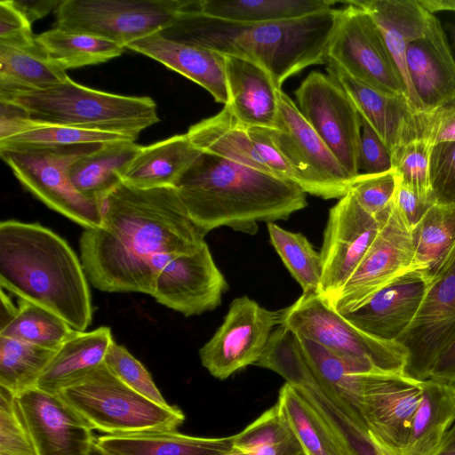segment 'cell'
Wrapping results in <instances>:
<instances>
[{"label": "cell", "mask_w": 455, "mask_h": 455, "mask_svg": "<svg viewBox=\"0 0 455 455\" xmlns=\"http://www.w3.org/2000/svg\"><path fill=\"white\" fill-rule=\"evenodd\" d=\"M202 153L187 133L142 146L125 170L123 183L145 189L174 187Z\"/></svg>", "instance_id": "obj_28"}, {"label": "cell", "mask_w": 455, "mask_h": 455, "mask_svg": "<svg viewBox=\"0 0 455 455\" xmlns=\"http://www.w3.org/2000/svg\"><path fill=\"white\" fill-rule=\"evenodd\" d=\"M393 170L391 156L371 125L361 117L358 172L371 175Z\"/></svg>", "instance_id": "obj_48"}, {"label": "cell", "mask_w": 455, "mask_h": 455, "mask_svg": "<svg viewBox=\"0 0 455 455\" xmlns=\"http://www.w3.org/2000/svg\"><path fill=\"white\" fill-rule=\"evenodd\" d=\"M36 41L48 58L65 71L108 61L125 49L105 38L58 28L41 33Z\"/></svg>", "instance_id": "obj_35"}, {"label": "cell", "mask_w": 455, "mask_h": 455, "mask_svg": "<svg viewBox=\"0 0 455 455\" xmlns=\"http://www.w3.org/2000/svg\"><path fill=\"white\" fill-rule=\"evenodd\" d=\"M228 289L204 242L195 251L173 258L162 269L152 297L168 308L192 316L219 307Z\"/></svg>", "instance_id": "obj_19"}, {"label": "cell", "mask_w": 455, "mask_h": 455, "mask_svg": "<svg viewBox=\"0 0 455 455\" xmlns=\"http://www.w3.org/2000/svg\"><path fill=\"white\" fill-rule=\"evenodd\" d=\"M432 146L423 140L411 141L391 154L393 169L399 180L411 187L420 198L435 203L430 180Z\"/></svg>", "instance_id": "obj_43"}, {"label": "cell", "mask_w": 455, "mask_h": 455, "mask_svg": "<svg viewBox=\"0 0 455 455\" xmlns=\"http://www.w3.org/2000/svg\"><path fill=\"white\" fill-rule=\"evenodd\" d=\"M62 0L13 1L16 8L30 24L55 11Z\"/></svg>", "instance_id": "obj_55"}, {"label": "cell", "mask_w": 455, "mask_h": 455, "mask_svg": "<svg viewBox=\"0 0 455 455\" xmlns=\"http://www.w3.org/2000/svg\"><path fill=\"white\" fill-rule=\"evenodd\" d=\"M104 363L115 376L134 391L159 405L171 406L148 370L124 346L114 340L107 352Z\"/></svg>", "instance_id": "obj_44"}, {"label": "cell", "mask_w": 455, "mask_h": 455, "mask_svg": "<svg viewBox=\"0 0 455 455\" xmlns=\"http://www.w3.org/2000/svg\"><path fill=\"white\" fill-rule=\"evenodd\" d=\"M427 275L419 311L397 339L409 354L404 374L419 382L429 379L440 356L455 342V242Z\"/></svg>", "instance_id": "obj_12"}, {"label": "cell", "mask_w": 455, "mask_h": 455, "mask_svg": "<svg viewBox=\"0 0 455 455\" xmlns=\"http://www.w3.org/2000/svg\"><path fill=\"white\" fill-rule=\"evenodd\" d=\"M365 10L379 28L387 47L403 79L407 96L413 108L422 112L411 87L405 61L407 46L427 36L440 21L427 12L419 0H354Z\"/></svg>", "instance_id": "obj_23"}, {"label": "cell", "mask_w": 455, "mask_h": 455, "mask_svg": "<svg viewBox=\"0 0 455 455\" xmlns=\"http://www.w3.org/2000/svg\"><path fill=\"white\" fill-rule=\"evenodd\" d=\"M267 231L271 244L292 277L301 286L303 293H320V252H316L301 233L288 231L274 222L267 223Z\"/></svg>", "instance_id": "obj_41"}, {"label": "cell", "mask_w": 455, "mask_h": 455, "mask_svg": "<svg viewBox=\"0 0 455 455\" xmlns=\"http://www.w3.org/2000/svg\"><path fill=\"white\" fill-rule=\"evenodd\" d=\"M430 180L435 203L455 205V142L432 146Z\"/></svg>", "instance_id": "obj_47"}, {"label": "cell", "mask_w": 455, "mask_h": 455, "mask_svg": "<svg viewBox=\"0 0 455 455\" xmlns=\"http://www.w3.org/2000/svg\"><path fill=\"white\" fill-rule=\"evenodd\" d=\"M339 9L272 23H236L208 17L188 1L174 21L159 32L164 37L253 61L278 88L304 68L326 64L327 49Z\"/></svg>", "instance_id": "obj_2"}, {"label": "cell", "mask_w": 455, "mask_h": 455, "mask_svg": "<svg viewBox=\"0 0 455 455\" xmlns=\"http://www.w3.org/2000/svg\"><path fill=\"white\" fill-rule=\"evenodd\" d=\"M189 140L200 151L269 172L248 132L224 106L218 114L189 127Z\"/></svg>", "instance_id": "obj_32"}, {"label": "cell", "mask_w": 455, "mask_h": 455, "mask_svg": "<svg viewBox=\"0 0 455 455\" xmlns=\"http://www.w3.org/2000/svg\"><path fill=\"white\" fill-rule=\"evenodd\" d=\"M0 140L23 132L35 124V120L21 108L0 101Z\"/></svg>", "instance_id": "obj_53"}, {"label": "cell", "mask_w": 455, "mask_h": 455, "mask_svg": "<svg viewBox=\"0 0 455 455\" xmlns=\"http://www.w3.org/2000/svg\"><path fill=\"white\" fill-rule=\"evenodd\" d=\"M388 210V209H387ZM366 212L348 192L330 209L320 251V294L331 301L354 273L383 224Z\"/></svg>", "instance_id": "obj_18"}, {"label": "cell", "mask_w": 455, "mask_h": 455, "mask_svg": "<svg viewBox=\"0 0 455 455\" xmlns=\"http://www.w3.org/2000/svg\"><path fill=\"white\" fill-rule=\"evenodd\" d=\"M429 379L455 385V342L440 356Z\"/></svg>", "instance_id": "obj_54"}, {"label": "cell", "mask_w": 455, "mask_h": 455, "mask_svg": "<svg viewBox=\"0 0 455 455\" xmlns=\"http://www.w3.org/2000/svg\"><path fill=\"white\" fill-rule=\"evenodd\" d=\"M58 394L92 429L105 435L177 430L185 420L177 406L164 407L139 394L105 363Z\"/></svg>", "instance_id": "obj_6"}, {"label": "cell", "mask_w": 455, "mask_h": 455, "mask_svg": "<svg viewBox=\"0 0 455 455\" xmlns=\"http://www.w3.org/2000/svg\"><path fill=\"white\" fill-rule=\"evenodd\" d=\"M326 68L390 154L402 145L420 140L419 113L407 97L380 92L355 80L331 60H327Z\"/></svg>", "instance_id": "obj_21"}, {"label": "cell", "mask_w": 455, "mask_h": 455, "mask_svg": "<svg viewBox=\"0 0 455 455\" xmlns=\"http://www.w3.org/2000/svg\"><path fill=\"white\" fill-rule=\"evenodd\" d=\"M419 4L430 13L440 11L455 12V0H419Z\"/></svg>", "instance_id": "obj_56"}, {"label": "cell", "mask_w": 455, "mask_h": 455, "mask_svg": "<svg viewBox=\"0 0 455 455\" xmlns=\"http://www.w3.org/2000/svg\"><path fill=\"white\" fill-rule=\"evenodd\" d=\"M346 4L339 9L327 60L380 92L408 98L402 75L374 20L354 0Z\"/></svg>", "instance_id": "obj_13"}, {"label": "cell", "mask_w": 455, "mask_h": 455, "mask_svg": "<svg viewBox=\"0 0 455 455\" xmlns=\"http://www.w3.org/2000/svg\"><path fill=\"white\" fill-rule=\"evenodd\" d=\"M281 310H269L246 295L229 305L222 324L200 348L202 365L219 379H226L256 364L279 325Z\"/></svg>", "instance_id": "obj_15"}, {"label": "cell", "mask_w": 455, "mask_h": 455, "mask_svg": "<svg viewBox=\"0 0 455 455\" xmlns=\"http://www.w3.org/2000/svg\"><path fill=\"white\" fill-rule=\"evenodd\" d=\"M0 455H38L16 397L1 387Z\"/></svg>", "instance_id": "obj_45"}, {"label": "cell", "mask_w": 455, "mask_h": 455, "mask_svg": "<svg viewBox=\"0 0 455 455\" xmlns=\"http://www.w3.org/2000/svg\"><path fill=\"white\" fill-rule=\"evenodd\" d=\"M234 446L251 455H307L276 403L235 435Z\"/></svg>", "instance_id": "obj_40"}, {"label": "cell", "mask_w": 455, "mask_h": 455, "mask_svg": "<svg viewBox=\"0 0 455 455\" xmlns=\"http://www.w3.org/2000/svg\"><path fill=\"white\" fill-rule=\"evenodd\" d=\"M68 77L36 39L22 44H0V88L44 89Z\"/></svg>", "instance_id": "obj_34"}, {"label": "cell", "mask_w": 455, "mask_h": 455, "mask_svg": "<svg viewBox=\"0 0 455 455\" xmlns=\"http://www.w3.org/2000/svg\"><path fill=\"white\" fill-rule=\"evenodd\" d=\"M403 455H434L455 422V385L427 379Z\"/></svg>", "instance_id": "obj_31"}, {"label": "cell", "mask_w": 455, "mask_h": 455, "mask_svg": "<svg viewBox=\"0 0 455 455\" xmlns=\"http://www.w3.org/2000/svg\"><path fill=\"white\" fill-rule=\"evenodd\" d=\"M427 279L424 272L410 273L377 292L358 309L341 315L364 333L397 340L419 311Z\"/></svg>", "instance_id": "obj_22"}, {"label": "cell", "mask_w": 455, "mask_h": 455, "mask_svg": "<svg viewBox=\"0 0 455 455\" xmlns=\"http://www.w3.org/2000/svg\"><path fill=\"white\" fill-rule=\"evenodd\" d=\"M422 392V382L405 374L364 375L357 413L384 455H403Z\"/></svg>", "instance_id": "obj_17"}, {"label": "cell", "mask_w": 455, "mask_h": 455, "mask_svg": "<svg viewBox=\"0 0 455 455\" xmlns=\"http://www.w3.org/2000/svg\"><path fill=\"white\" fill-rule=\"evenodd\" d=\"M420 140L433 146L455 142V96L430 112L419 113Z\"/></svg>", "instance_id": "obj_49"}, {"label": "cell", "mask_w": 455, "mask_h": 455, "mask_svg": "<svg viewBox=\"0 0 455 455\" xmlns=\"http://www.w3.org/2000/svg\"><path fill=\"white\" fill-rule=\"evenodd\" d=\"M76 331L53 312L35 303L18 299L14 317L0 329V336L57 350Z\"/></svg>", "instance_id": "obj_38"}, {"label": "cell", "mask_w": 455, "mask_h": 455, "mask_svg": "<svg viewBox=\"0 0 455 455\" xmlns=\"http://www.w3.org/2000/svg\"><path fill=\"white\" fill-rule=\"evenodd\" d=\"M451 38H452L453 45L455 47V20H454V23L451 27Z\"/></svg>", "instance_id": "obj_60"}, {"label": "cell", "mask_w": 455, "mask_h": 455, "mask_svg": "<svg viewBox=\"0 0 455 455\" xmlns=\"http://www.w3.org/2000/svg\"><path fill=\"white\" fill-rule=\"evenodd\" d=\"M0 101L21 108L39 123L120 134L133 140L159 122L156 104L149 97L98 91L69 77L44 89L0 88Z\"/></svg>", "instance_id": "obj_5"}, {"label": "cell", "mask_w": 455, "mask_h": 455, "mask_svg": "<svg viewBox=\"0 0 455 455\" xmlns=\"http://www.w3.org/2000/svg\"><path fill=\"white\" fill-rule=\"evenodd\" d=\"M101 144L0 148V155L20 184L52 210L86 228L101 223L102 204L81 195L68 170Z\"/></svg>", "instance_id": "obj_9"}, {"label": "cell", "mask_w": 455, "mask_h": 455, "mask_svg": "<svg viewBox=\"0 0 455 455\" xmlns=\"http://www.w3.org/2000/svg\"><path fill=\"white\" fill-rule=\"evenodd\" d=\"M398 178V176H397ZM393 202L405 218L410 227L414 229L426 212L435 204L427 202L408 185L397 179V185Z\"/></svg>", "instance_id": "obj_52"}, {"label": "cell", "mask_w": 455, "mask_h": 455, "mask_svg": "<svg viewBox=\"0 0 455 455\" xmlns=\"http://www.w3.org/2000/svg\"><path fill=\"white\" fill-rule=\"evenodd\" d=\"M141 148L132 140L103 143L71 164L69 179L81 195L102 204L123 183L125 170Z\"/></svg>", "instance_id": "obj_30"}, {"label": "cell", "mask_w": 455, "mask_h": 455, "mask_svg": "<svg viewBox=\"0 0 455 455\" xmlns=\"http://www.w3.org/2000/svg\"><path fill=\"white\" fill-rule=\"evenodd\" d=\"M412 231L392 200L376 238L341 290L329 301L335 311L340 315L353 312L401 277L419 272L413 264Z\"/></svg>", "instance_id": "obj_14"}, {"label": "cell", "mask_w": 455, "mask_h": 455, "mask_svg": "<svg viewBox=\"0 0 455 455\" xmlns=\"http://www.w3.org/2000/svg\"><path fill=\"white\" fill-rule=\"evenodd\" d=\"M126 48L157 60L204 88L216 102L228 104L225 56L197 45L156 33L129 44Z\"/></svg>", "instance_id": "obj_24"}, {"label": "cell", "mask_w": 455, "mask_h": 455, "mask_svg": "<svg viewBox=\"0 0 455 455\" xmlns=\"http://www.w3.org/2000/svg\"><path fill=\"white\" fill-rule=\"evenodd\" d=\"M278 116L269 129L275 147L290 164L294 182L306 194L323 199L341 198L354 178L300 113L294 101L278 90Z\"/></svg>", "instance_id": "obj_11"}, {"label": "cell", "mask_w": 455, "mask_h": 455, "mask_svg": "<svg viewBox=\"0 0 455 455\" xmlns=\"http://www.w3.org/2000/svg\"><path fill=\"white\" fill-rule=\"evenodd\" d=\"M434 455H455V422L444 435Z\"/></svg>", "instance_id": "obj_57"}, {"label": "cell", "mask_w": 455, "mask_h": 455, "mask_svg": "<svg viewBox=\"0 0 455 455\" xmlns=\"http://www.w3.org/2000/svg\"><path fill=\"white\" fill-rule=\"evenodd\" d=\"M417 271L430 273L455 242V205L435 203L413 231Z\"/></svg>", "instance_id": "obj_39"}, {"label": "cell", "mask_w": 455, "mask_h": 455, "mask_svg": "<svg viewBox=\"0 0 455 455\" xmlns=\"http://www.w3.org/2000/svg\"><path fill=\"white\" fill-rule=\"evenodd\" d=\"M186 0H62L55 28L92 35L126 46L169 27Z\"/></svg>", "instance_id": "obj_10"}, {"label": "cell", "mask_w": 455, "mask_h": 455, "mask_svg": "<svg viewBox=\"0 0 455 455\" xmlns=\"http://www.w3.org/2000/svg\"><path fill=\"white\" fill-rule=\"evenodd\" d=\"M95 442L115 455H224L233 449L234 435L207 438L160 429L103 435Z\"/></svg>", "instance_id": "obj_29"}, {"label": "cell", "mask_w": 455, "mask_h": 455, "mask_svg": "<svg viewBox=\"0 0 455 455\" xmlns=\"http://www.w3.org/2000/svg\"><path fill=\"white\" fill-rule=\"evenodd\" d=\"M113 341L107 326L76 331L55 351L36 387L51 394L60 393L102 365Z\"/></svg>", "instance_id": "obj_27"}, {"label": "cell", "mask_w": 455, "mask_h": 455, "mask_svg": "<svg viewBox=\"0 0 455 455\" xmlns=\"http://www.w3.org/2000/svg\"><path fill=\"white\" fill-rule=\"evenodd\" d=\"M31 24L12 0L0 2V44H21L34 41Z\"/></svg>", "instance_id": "obj_51"}, {"label": "cell", "mask_w": 455, "mask_h": 455, "mask_svg": "<svg viewBox=\"0 0 455 455\" xmlns=\"http://www.w3.org/2000/svg\"><path fill=\"white\" fill-rule=\"evenodd\" d=\"M248 132L261 161L269 172L294 182L293 171L273 142L269 129L248 128Z\"/></svg>", "instance_id": "obj_50"}, {"label": "cell", "mask_w": 455, "mask_h": 455, "mask_svg": "<svg viewBox=\"0 0 455 455\" xmlns=\"http://www.w3.org/2000/svg\"><path fill=\"white\" fill-rule=\"evenodd\" d=\"M205 235L174 187L121 183L102 203L100 225L82 233L80 259L97 290L152 296L162 269L197 250Z\"/></svg>", "instance_id": "obj_1"}, {"label": "cell", "mask_w": 455, "mask_h": 455, "mask_svg": "<svg viewBox=\"0 0 455 455\" xmlns=\"http://www.w3.org/2000/svg\"><path fill=\"white\" fill-rule=\"evenodd\" d=\"M298 108L342 167L358 172L361 116L342 87L329 75L311 72L295 91Z\"/></svg>", "instance_id": "obj_16"}, {"label": "cell", "mask_w": 455, "mask_h": 455, "mask_svg": "<svg viewBox=\"0 0 455 455\" xmlns=\"http://www.w3.org/2000/svg\"><path fill=\"white\" fill-rule=\"evenodd\" d=\"M397 179L394 169L379 174H360L354 179L349 192L366 212L379 217L394 198Z\"/></svg>", "instance_id": "obj_46"}, {"label": "cell", "mask_w": 455, "mask_h": 455, "mask_svg": "<svg viewBox=\"0 0 455 455\" xmlns=\"http://www.w3.org/2000/svg\"><path fill=\"white\" fill-rule=\"evenodd\" d=\"M81 259L67 241L39 223H0V284L84 331L92 320L91 293Z\"/></svg>", "instance_id": "obj_4"}, {"label": "cell", "mask_w": 455, "mask_h": 455, "mask_svg": "<svg viewBox=\"0 0 455 455\" xmlns=\"http://www.w3.org/2000/svg\"><path fill=\"white\" fill-rule=\"evenodd\" d=\"M224 455H251L250 452L234 446L232 450H230L228 452L225 453Z\"/></svg>", "instance_id": "obj_59"}, {"label": "cell", "mask_w": 455, "mask_h": 455, "mask_svg": "<svg viewBox=\"0 0 455 455\" xmlns=\"http://www.w3.org/2000/svg\"><path fill=\"white\" fill-rule=\"evenodd\" d=\"M16 400L38 455H89L92 428L59 394L34 387Z\"/></svg>", "instance_id": "obj_20"}, {"label": "cell", "mask_w": 455, "mask_h": 455, "mask_svg": "<svg viewBox=\"0 0 455 455\" xmlns=\"http://www.w3.org/2000/svg\"><path fill=\"white\" fill-rule=\"evenodd\" d=\"M174 188L205 234L228 227L254 235L259 222L287 220L307 204L294 182L204 152Z\"/></svg>", "instance_id": "obj_3"}, {"label": "cell", "mask_w": 455, "mask_h": 455, "mask_svg": "<svg viewBox=\"0 0 455 455\" xmlns=\"http://www.w3.org/2000/svg\"><path fill=\"white\" fill-rule=\"evenodd\" d=\"M333 0H200L196 9L221 20L236 23H272L298 19L333 8Z\"/></svg>", "instance_id": "obj_33"}, {"label": "cell", "mask_w": 455, "mask_h": 455, "mask_svg": "<svg viewBox=\"0 0 455 455\" xmlns=\"http://www.w3.org/2000/svg\"><path fill=\"white\" fill-rule=\"evenodd\" d=\"M279 324L340 357L383 372L404 374L409 354L403 344L363 332L335 311L320 293H302L293 304L282 309Z\"/></svg>", "instance_id": "obj_8"}, {"label": "cell", "mask_w": 455, "mask_h": 455, "mask_svg": "<svg viewBox=\"0 0 455 455\" xmlns=\"http://www.w3.org/2000/svg\"><path fill=\"white\" fill-rule=\"evenodd\" d=\"M405 61L422 112H430L455 96V60L441 24L407 46Z\"/></svg>", "instance_id": "obj_25"}, {"label": "cell", "mask_w": 455, "mask_h": 455, "mask_svg": "<svg viewBox=\"0 0 455 455\" xmlns=\"http://www.w3.org/2000/svg\"><path fill=\"white\" fill-rule=\"evenodd\" d=\"M276 405L307 455H345L319 414L293 386L284 383Z\"/></svg>", "instance_id": "obj_36"}, {"label": "cell", "mask_w": 455, "mask_h": 455, "mask_svg": "<svg viewBox=\"0 0 455 455\" xmlns=\"http://www.w3.org/2000/svg\"><path fill=\"white\" fill-rule=\"evenodd\" d=\"M116 140L135 141L120 134L44 124L35 120V124L28 130L0 140V148L103 144Z\"/></svg>", "instance_id": "obj_42"}, {"label": "cell", "mask_w": 455, "mask_h": 455, "mask_svg": "<svg viewBox=\"0 0 455 455\" xmlns=\"http://www.w3.org/2000/svg\"><path fill=\"white\" fill-rule=\"evenodd\" d=\"M229 101L226 105L246 128L275 127L278 116V88L270 74L259 64L225 56Z\"/></svg>", "instance_id": "obj_26"}, {"label": "cell", "mask_w": 455, "mask_h": 455, "mask_svg": "<svg viewBox=\"0 0 455 455\" xmlns=\"http://www.w3.org/2000/svg\"><path fill=\"white\" fill-rule=\"evenodd\" d=\"M89 455H115V454H112V453H109V452L104 451L94 441V443L92 446V449L89 452Z\"/></svg>", "instance_id": "obj_58"}, {"label": "cell", "mask_w": 455, "mask_h": 455, "mask_svg": "<svg viewBox=\"0 0 455 455\" xmlns=\"http://www.w3.org/2000/svg\"><path fill=\"white\" fill-rule=\"evenodd\" d=\"M255 365L276 372L293 386L319 414L345 455H384L363 420L315 376L291 330L277 325Z\"/></svg>", "instance_id": "obj_7"}, {"label": "cell", "mask_w": 455, "mask_h": 455, "mask_svg": "<svg viewBox=\"0 0 455 455\" xmlns=\"http://www.w3.org/2000/svg\"><path fill=\"white\" fill-rule=\"evenodd\" d=\"M55 351L0 336V387L15 397L36 387Z\"/></svg>", "instance_id": "obj_37"}]
</instances>
